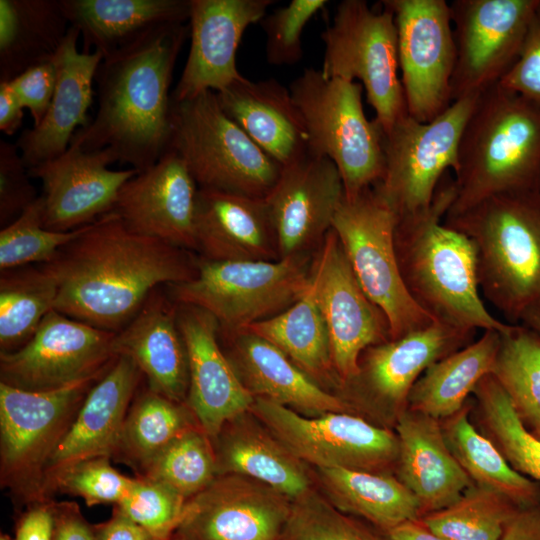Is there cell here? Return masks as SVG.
Instances as JSON below:
<instances>
[{
	"label": "cell",
	"instance_id": "3957f363",
	"mask_svg": "<svg viewBox=\"0 0 540 540\" xmlns=\"http://www.w3.org/2000/svg\"><path fill=\"white\" fill-rule=\"evenodd\" d=\"M455 197L454 180H441L430 206L397 219L395 249L404 284L434 321L457 328L505 332L480 297L472 241L443 219Z\"/></svg>",
	"mask_w": 540,
	"mask_h": 540
},
{
	"label": "cell",
	"instance_id": "d590c367",
	"mask_svg": "<svg viewBox=\"0 0 540 540\" xmlns=\"http://www.w3.org/2000/svg\"><path fill=\"white\" fill-rule=\"evenodd\" d=\"M327 499L340 511L360 518L384 534L420 518L415 495L393 473L318 469Z\"/></svg>",
	"mask_w": 540,
	"mask_h": 540
},
{
	"label": "cell",
	"instance_id": "ee69618b",
	"mask_svg": "<svg viewBox=\"0 0 540 540\" xmlns=\"http://www.w3.org/2000/svg\"><path fill=\"white\" fill-rule=\"evenodd\" d=\"M138 476L161 482L189 500L218 476L211 438L200 426L185 431Z\"/></svg>",
	"mask_w": 540,
	"mask_h": 540
},
{
	"label": "cell",
	"instance_id": "7a4b0ae2",
	"mask_svg": "<svg viewBox=\"0 0 540 540\" xmlns=\"http://www.w3.org/2000/svg\"><path fill=\"white\" fill-rule=\"evenodd\" d=\"M189 34V23L164 27L104 58L95 82L98 106L70 145L108 150L137 172L154 165L171 138L173 71Z\"/></svg>",
	"mask_w": 540,
	"mask_h": 540
},
{
	"label": "cell",
	"instance_id": "f1b7e54d",
	"mask_svg": "<svg viewBox=\"0 0 540 540\" xmlns=\"http://www.w3.org/2000/svg\"><path fill=\"white\" fill-rule=\"evenodd\" d=\"M394 431V474L417 498L420 518L450 506L474 484L448 448L440 420L407 409Z\"/></svg>",
	"mask_w": 540,
	"mask_h": 540
},
{
	"label": "cell",
	"instance_id": "6da1fadb",
	"mask_svg": "<svg viewBox=\"0 0 540 540\" xmlns=\"http://www.w3.org/2000/svg\"><path fill=\"white\" fill-rule=\"evenodd\" d=\"M197 259L189 250L131 231L110 212L39 265L58 283L55 310L117 333L155 288L194 278Z\"/></svg>",
	"mask_w": 540,
	"mask_h": 540
},
{
	"label": "cell",
	"instance_id": "8fae6325",
	"mask_svg": "<svg viewBox=\"0 0 540 540\" xmlns=\"http://www.w3.org/2000/svg\"><path fill=\"white\" fill-rule=\"evenodd\" d=\"M327 77L358 79L383 133L407 113L399 78L397 29L393 13L363 0H343L321 34Z\"/></svg>",
	"mask_w": 540,
	"mask_h": 540
},
{
	"label": "cell",
	"instance_id": "d6986e66",
	"mask_svg": "<svg viewBox=\"0 0 540 540\" xmlns=\"http://www.w3.org/2000/svg\"><path fill=\"white\" fill-rule=\"evenodd\" d=\"M291 505L261 482L218 475L187 500L176 532L184 540H284Z\"/></svg>",
	"mask_w": 540,
	"mask_h": 540
},
{
	"label": "cell",
	"instance_id": "4fadbf2b",
	"mask_svg": "<svg viewBox=\"0 0 540 540\" xmlns=\"http://www.w3.org/2000/svg\"><path fill=\"white\" fill-rule=\"evenodd\" d=\"M249 412L303 463L318 469L395 472V431L357 414L330 412L308 418L261 397H255Z\"/></svg>",
	"mask_w": 540,
	"mask_h": 540
},
{
	"label": "cell",
	"instance_id": "4316f807",
	"mask_svg": "<svg viewBox=\"0 0 540 540\" xmlns=\"http://www.w3.org/2000/svg\"><path fill=\"white\" fill-rule=\"evenodd\" d=\"M219 332L228 341L223 351L254 397L310 415L357 414L342 396L324 389L267 340L247 330Z\"/></svg>",
	"mask_w": 540,
	"mask_h": 540
},
{
	"label": "cell",
	"instance_id": "6f0895ef",
	"mask_svg": "<svg viewBox=\"0 0 540 540\" xmlns=\"http://www.w3.org/2000/svg\"><path fill=\"white\" fill-rule=\"evenodd\" d=\"M500 540H540V503L519 508Z\"/></svg>",
	"mask_w": 540,
	"mask_h": 540
},
{
	"label": "cell",
	"instance_id": "277c9868",
	"mask_svg": "<svg viewBox=\"0 0 540 540\" xmlns=\"http://www.w3.org/2000/svg\"><path fill=\"white\" fill-rule=\"evenodd\" d=\"M454 173L446 216L496 195L540 189V106L499 83L483 91L462 132Z\"/></svg>",
	"mask_w": 540,
	"mask_h": 540
},
{
	"label": "cell",
	"instance_id": "91938a15",
	"mask_svg": "<svg viewBox=\"0 0 540 540\" xmlns=\"http://www.w3.org/2000/svg\"><path fill=\"white\" fill-rule=\"evenodd\" d=\"M385 535L389 540H450L434 533L420 518L406 521Z\"/></svg>",
	"mask_w": 540,
	"mask_h": 540
},
{
	"label": "cell",
	"instance_id": "f35d334b",
	"mask_svg": "<svg viewBox=\"0 0 540 540\" xmlns=\"http://www.w3.org/2000/svg\"><path fill=\"white\" fill-rule=\"evenodd\" d=\"M195 426L200 425L186 403L148 387L138 390L112 459L129 466L138 476L169 444Z\"/></svg>",
	"mask_w": 540,
	"mask_h": 540
},
{
	"label": "cell",
	"instance_id": "5b68a950",
	"mask_svg": "<svg viewBox=\"0 0 540 540\" xmlns=\"http://www.w3.org/2000/svg\"><path fill=\"white\" fill-rule=\"evenodd\" d=\"M476 252L483 297L512 322L540 305V189L490 197L446 216Z\"/></svg>",
	"mask_w": 540,
	"mask_h": 540
},
{
	"label": "cell",
	"instance_id": "db71d44e",
	"mask_svg": "<svg viewBox=\"0 0 540 540\" xmlns=\"http://www.w3.org/2000/svg\"><path fill=\"white\" fill-rule=\"evenodd\" d=\"M52 540H96L91 526L76 502H53Z\"/></svg>",
	"mask_w": 540,
	"mask_h": 540
},
{
	"label": "cell",
	"instance_id": "7402d4cb",
	"mask_svg": "<svg viewBox=\"0 0 540 540\" xmlns=\"http://www.w3.org/2000/svg\"><path fill=\"white\" fill-rule=\"evenodd\" d=\"M274 0H190V49L171 100L224 90L243 75L236 65L246 29L259 23Z\"/></svg>",
	"mask_w": 540,
	"mask_h": 540
},
{
	"label": "cell",
	"instance_id": "e7e4bbea",
	"mask_svg": "<svg viewBox=\"0 0 540 540\" xmlns=\"http://www.w3.org/2000/svg\"><path fill=\"white\" fill-rule=\"evenodd\" d=\"M0 540H12L8 535L1 534Z\"/></svg>",
	"mask_w": 540,
	"mask_h": 540
},
{
	"label": "cell",
	"instance_id": "484cf974",
	"mask_svg": "<svg viewBox=\"0 0 540 540\" xmlns=\"http://www.w3.org/2000/svg\"><path fill=\"white\" fill-rule=\"evenodd\" d=\"M117 356L134 361L147 387L173 401L186 403L189 367L177 321V303L165 286L155 288L134 318L115 333Z\"/></svg>",
	"mask_w": 540,
	"mask_h": 540
},
{
	"label": "cell",
	"instance_id": "f907efd6",
	"mask_svg": "<svg viewBox=\"0 0 540 540\" xmlns=\"http://www.w3.org/2000/svg\"><path fill=\"white\" fill-rule=\"evenodd\" d=\"M16 144L0 140V225L16 220L39 196Z\"/></svg>",
	"mask_w": 540,
	"mask_h": 540
},
{
	"label": "cell",
	"instance_id": "7dc6e473",
	"mask_svg": "<svg viewBox=\"0 0 540 540\" xmlns=\"http://www.w3.org/2000/svg\"><path fill=\"white\" fill-rule=\"evenodd\" d=\"M110 458L95 457L62 466L46 477L45 491L49 499L65 493L85 501L88 507L118 504L128 493L133 478L116 470Z\"/></svg>",
	"mask_w": 540,
	"mask_h": 540
},
{
	"label": "cell",
	"instance_id": "74e56055",
	"mask_svg": "<svg viewBox=\"0 0 540 540\" xmlns=\"http://www.w3.org/2000/svg\"><path fill=\"white\" fill-rule=\"evenodd\" d=\"M243 330L270 342L319 385L325 381L339 387L327 327L312 281L289 308Z\"/></svg>",
	"mask_w": 540,
	"mask_h": 540
},
{
	"label": "cell",
	"instance_id": "ab89813d",
	"mask_svg": "<svg viewBox=\"0 0 540 540\" xmlns=\"http://www.w3.org/2000/svg\"><path fill=\"white\" fill-rule=\"evenodd\" d=\"M57 295L56 279L40 265L1 271L0 352H14L24 346L55 309Z\"/></svg>",
	"mask_w": 540,
	"mask_h": 540
},
{
	"label": "cell",
	"instance_id": "f546056e",
	"mask_svg": "<svg viewBox=\"0 0 540 540\" xmlns=\"http://www.w3.org/2000/svg\"><path fill=\"white\" fill-rule=\"evenodd\" d=\"M142 379L143 375L132 359L122 355L116 358L89 390L70 430L48 464L46 477L52 471L80 460L113 458Z\"/></svg>",
	"mask_w": 540,
	"mask_h": 540
},
{
	"label": "cell",
	"instance_id": "e0dca14e",
	"mask_svg": "<svg viewBox=\"0 0 540 540\" xmlns=\"http://www.w3.org/2000/svg\"><path fill=\"white\" fill-rule=\"evenodd\" d=\"M114 336L53 309L24 346L0 352V383L40 392L101 375L118 357Z\"/></svg>",
	"mask_w": 540,
	"mask_h": 540
},
{
	"label": "cell",
	"instance_id": "8d00e7d4",
	"mask_svg": "<svg viewBox=\"0 0 540 540\" xmlns=\"http://www.w3.org/2000/svg\"><path fill=\"white\" fill-rule=\"evenodd\" d=\"M471 409L472 401L468 400L458 412L440 420L447 446L457 462L475 485L508 498L520 508L540 503V484L511 467L475 427Z\"/></svg>",
	"mask_w": 540,
	"mask_h": 540
},
{
	"label": "cell",
	"instance_id": "11a10c76",
	"mask_svg": "<svg viewBox=\"0 0 540 540\" xmlns=\"http://www.w3.org/2000/svg\"><path fill=\"white\" fill-rule=\"evenodd\" d=\"M53 502L52 499L26 507L18 519L15 540H52Z\"/></svg>",
	"mask_w": 540,
	"mask_h": 540
},
{
	"label": "cell",
	"instance_id": "30bf717a",
	"mask_svg": "<svg viewBox=\"0 0 540 540\" xmlns=\"http://www.w3.org/2000/svg\"><path fill=\"white\" fill-rule=\"evenodd\" d=\"M397 215L375 186L340 204L332 224L352 270L369 299L384 313L391 339L435 322L411 298L395 249Z\"/></svg>",
	"mask_w": 540,
	"mask_h": 540
},
{
	"label": "cell",
	"instance_id": "e575fe53",
	"mask_svg": "<svg viewBox=\"0 0 540 540\" xmlns=\"http://www.w3.org/2000/svg\"><path fill=\"white\" fill-rule=\"evenodd\" d=\"M69 27L62 0H0V82L52 58Z\"/></svg>",
	"mask_w": 540,
	"mask_h": 540
},
{
	"label": "cell",
	"instance_id": "44dd1931",
	"mask_svg": "<svg viewBox=\"0 0 540 540\" xmlns=\"http://www.w3.org/2000/svg\"><path fill=\"white\" fill-rule=\"evenodd\" d=\"M114 162L106 149L85 151L69 145L60 156L29 168L31 178L42 184L44 226L72 231L112 212L120 189L137 173L133 168L109 169Z\"/></svg>",
	"mask_w": 540,
	"mask_h": 540
},
{
	"label": "cell",
	"instance_id": "836d02e7",
	"mask_svg": "<svg viewBox=\"0 0 540 540\" xmlns=\"http://www.w3.org/2000/svg\"><path fill=\"white\" fill-rule=\"evenodd\" d=\"M500 334L483 331L477 340L429 366L409 394L408 409L438 420L458 412L478 383L492 373Z\"/></svg>",
	"mask_w": 540,
	"mask_h": 540
},
{
	"label": "cell",
	"instance_id": "681fc988",
	"mask_svg": "<svg viewBox=\"0 0 540 540\" xmlns=\"http://www.w3.org/2000/svg\"><path fill=\"white\" fill-rule=\"evenodd\" d=\"M326 0H292L267 13L259 22L266 37L265 55L271 65H293L303 57L302 33Z\"/></svg>",
	"mask_w": 540,
	"mask_h": 540
},
{
	"label": "cell",
	"instance_id": "9c48e42d",
	"mask_svg": "<svg viewBox=\"0 0 540 540\" xmlns=\"http://www.w3.org/2000/svg\"><path fill=\"white\" fill-rule=\"evenodd\" d=\"M309 254L275 261H212L199 257L191 280L165 285L170 298L212 314L220 330L238 331L297 302L311 281Z\"/></svg>",
	"mask_w": 540,
	"mask_h": 540
},
{
	"label": "cell",
	"instance_id": "9f6ffc18",
	"mask_svg": "<svg viewBox=\"0 0 540 540\" xmlns=\"http://www.w3.org/2000/svg\"><path fill=\"white\" fill-rule=\"evenodd\" d=\"M96 540H155L142 526L113 509L111 518L93 526Z\"/></svg>",
	"mask_w": 540,
	"mask_h": 540
},
{
	"label": "cell",
	"instance_id": "83f0119b",
	"mask_svg": "<svg viewBox=\"0 0 540 540\" xmlns=\"http://www.w3.org/2000/svg\"><path fill=\"white\" fill-rule=\"evenodd\" d=\"M196 251L212 261L280 259L265 199L198 188Z\"/></svg>",
	"mask_w": 540,
	"mask_h": 540
},
{
	"label": "cell",
	"instance_id": "d6a6232c",
	"mask_svg": "<svg viewBox=\"0 0 540 540\" xmlns=\"http://www.w3.org/2000/svg\"><path fill=\"white\" fill-rule=\"evenodd\" d=\"M241 415L212 438L218 475L235 474L261 482L291 500L311 491L302 461L264 426Z\"/></svg>",
	"mask_w": 540,
	"mask_h": 540
},
{
	"label": "cell",
	"instance_id": "1f68e13d",
	"mask_svg": "<svg viewBox=\"0 0 540 540\" xmlns=\"http://www.w3.org/2000/svg\"><path fill=\"white\" fill-rule=\"evenodd\" d=\"M82 52L103 59L164 27L189 22L190 0H62Z\"/></svg>",
	"mask_w": 540,
	"mask_h": 540
},
{
	"label": "cell",
	"instance_id": "7c38bea8",
	"mask_svg": "<svg viewBox=\"0 0 540 540\" xmlns=\"http://www.w3.org/2000/svg\"><path fill=\"white\" fill-rule=\"evenodd\" d=\"M479 95L453 101L427 123L406 113L383 133L385 173L374 186L397 219L428 208L447 170L455 171L461 135Z\"/></svg>",
	"mask_w": 540,
	"mask_h": 540
},
{
	"label": "cell",
	"instance_id": "bcb514c9",
	"mask_svg": "<svg viewBox=\"0 0 540 540\" xmlns=\"http://www.w3.org/2000/svg\"><path fill=\"white\" fill-rule=\"evenodd\" d=\"M82 229L66 232L47 229L43 222V200L39 196L16 220L1 228L0 270L49 262Z\"/></svg>",
	"mask_w": 540,
	"mask_h": 540
},
{
	"label": "cell",
	"instance_id": "b9f144b4",
	"mask_svg": "<svg viewBox=\"0 0 540 540\" xmlns=\"http://www.w3.org/2000/svg\"><path fill=\"white\" fill-rule=\"evenodd\" d=\"M491 375L511 400L526 428L540 425L539 336L522 324H510L500 334Z\"/></svg>",
	"mask_w": 540,
	"mask_h": 540
},
{
	"label": "cell",
	"instance_id": "ffe728a7",
	"mask_svg": "<svg viewBox=\"0 0 540 540\" xmlns=\"http://www.w3.org/2000/svg\"><path fill=\"white\" fill-rule=\"evenodd\" d=\"M345 193L336 165L308 152L282 168L265 198L279 258L309 254L332 229Z\"/></svg>",
	"mask_w": 540,
	"mask_h": 540
},
{
	"label": "cell",
	"instance_id": "f5cc1de1",
	"mask_svg": "<svg viewBox=\"0 0 540 540\" xmlns=\"http://www.w3.org/2000/svg\"><path fill=\"white\" fill-rule=\"evenodd\" d=\"M8 82L24 109L29 110L33 126H38L50 106L56 87L57 65L54 56Z\"/></svg>",
	"mask_w": 540,
	"mask_h": 540
},
{
	"label": "cell",
	"instance_id": "52a82bcc",
	"mask_svg": "<svg viewBox=\"0 0 540 540\" xmlns=\"http://www.w3.org/2000/svg\"><path fill=\"white\" fill-rule=\"evenodd\" d=\"M169 150L198 188L253 198L265 199L283 168L227 116L214 91L172 101Z\"/></svg>",
	"mask_w": 540,
	"mask_h": 540
},
{
	"label": "cell",
	"instance_id": "7bdbcfd3",
	"mask_svg": "<svg viewBox=\"0 0 540 540\" xmlns=\"http://www.w3.org/2000/svg\"><path fill=\"white\" fill-rule=\"evenodd\" d=\"M519 508L508 498L472 484L456 502L420 519L450 540H500Z\"/></svg>",
	"mask_w": 540,
	"mask_h": 540
},
{
	"label": "cell",
	"instance_id": "ac0fdd59",
	"mask_svg": "<svg viewBox=\"0 0 540 540\" xmlns=\"http://www.w3.org/2000/svg\"><path fill=\"white\" fill-rule=\"evenodd\" d=\"M311 281L341 388L356 376L365 349L391 340L389 323L361 287L333 229L313 259Z\"/></svg>",
	"mask_w": 540,
	"mask_h": 540
},
{
	"label": "cell",
	"instance_id": "be15d7a7",
	"mask_svg": "<svg viewBox=\"0 0 540 540\" xmlns=\"http://www.w3.org/2000/svg\"><path fill=\"white\" fill-rule=\"evenodd\" d=\"M160 540H184V539L175 531L169 537H167L165 539H160Z\"/></svg>",
	"mask_w": 540,
	"mask_h": 540
},
{
	"label": "cell",
	"instance_id": "4dcf8cb0",
	"mask_svg": "<svg viewBox=\"0 0 540 540\" xmlns=\"http://www.w3.org/2000/svg\"><path fill=\"white\" fill-rule=\"evenodd\" d=\"M216 94L227 116L282 167L309 152L302 115L279 81L243 76Z\"/></svg>",
	"mask_w": 540,
	"mask_h": 540
},
{
	"label": "cell",
	"instance_id": "680465c9",
	"mask_svg": "<svg viewBox=\"0 0 540 540\" xmlns=\"http://www.w3.org/2000/svg\"><path fill=\"white\" fill-rule=\"evenodd\" d=\"M21 102L17 98L9 82H0V130L11 136L21 127L23 120Z\"/></svg>",
	"mask_w": 540,
	"mask_h": 540
},
{
	"label": "cell",
	"instance_id": "f6af8a7d",
	"mask_svg": "<svg viewBox=\"0 0 540 540\" xmlns=\"http://www.w3.org/2000/svg\"><path fill=\"white\" fill-rule=\"evenodd\" d=\"M284 540H389L368 522L337 509L312 490L292 500Z\"/></svg>",
	"mask_w": 540,
	"mask_h": 540
},
{
	"label": "cell",
	"instance_id": "6125c7cd",
	"mask_svg": "<svg viewBox=\"0 0 540 540\" xmlns=\"http://www.w3.org/2000/svg\"><path fill=\"white\" fill-rule=\"evenodd\" d=\"M535 437L540 440V425H537L531 429H528Z\"/></svg>",
	"mask_w": 540,
	"mask_h": 540
},
{
	"label": "cell",
	"instance_id": "c3c4849f",
	"mask_svg": "<svg viewBox=\"0 0 540 540\" xmlns=\"http://www.w3.org/2000/svg\"><path fill=\"white\" fill-rule=\"evenodd\" d=\"M186 502L165 484L135 476L128 493L114 509L145 528L155 540H160L177 530Z\"/></svg>",
	"mask_w": 540,
	"mask_h": 540
},
{
	"label": "cell",
	"instance_id": "816d5d0a",
	"mask_svg": "<svg viewBox=\"0 0 540 540\" xmlns=\"http://www.w3.org/2000/svg\"><path fill=\"white\" fill-rule=\"evenodd\" d=\"M498 83L540 106V6L517 60Z\"/></svg>",
	"mask_w": 540,
	"mask_h": 540
},
{
	"label": "cell",
	"instance_id": "603a6c76",
	"mask_svg": "<svg viewBox=\"0 0 540 540\" xmlns=\"http://www.w3.org/2000/svg\"><path fill=\"white\" fill-rule=\"evenodd\" d=\"M197 194L185 162L168 150L122 186L112 212L135 233L196 251Z\"/></svg>",
	"mask_w": 540,
	"mask_h": 540
},
{
	"label": "cell",
	"instance_id": "cb8c5ba5",
	"mask_svg": "<svg viewBox=\"0 0 540 540\" xmlns=\"http://www.w3.org/2000/svg\"><path fill=\"white\" fill-rule=\"evenodd\" d=\"M177 321L188 357L186 404L212 439L226 423L249 412L255 397L241 382L221 348L220 324L212 314L177 303Z\"/></svg>",
	"mask_w": 540,
	"mask_h": 540
},
{
	"label": "cell",
	"instance_id": "8992f818",
	"mask_svg": "<svg viewBox=\"0 0 540 540\" xmlns=\"http://www.w3.org/2000/svg\"><path fill=\"white\" fill-rule=\"evenodd\" d=\"M288 88L305 124L309 152L336 165L346 199L382 180L383 131L364 113L360 83L306 68Z\"/></svg>",
	"mask_w": 540,
	"mask_h": 540
},
{
	"label": "cell",
	"instance_id": "94428289",
	"mask_svg": "<svg viewBox=\"0 0 540 540\" xmlns=\"http://www.w3.org/2000/svg\"><path fill=\"white\" fill-rule=\"evenodd\" d=\"M520 324L531 329L540 338V305L527 312L521 319Z\"/></svg>",
	"mask_w": 540,
	"mask_h": 540
},
{
	"label": "cell",
	"instance_id": "5bb4252c",
	"mask_svg": "<svg viewBox=\"0 0 540 540\" xmlns=\"http://www.w3.org/2000/svg\"><path fill=\"white\" fill-rule=\"evenodd\" d=\"M476 331L439 322L400 338L368 347L358 361L356 376L341 387L355 409L391 429L408 409L409 394L433 363L465 347Z\"/></svg>",
	"mask_w": 540,
	"mask_h": 540
},
{
	"label": "cell",
	"instance_id": "9a60e30c",
	"mask_svg": "<svg viewBox=\"0 0 540 540\" xmlns=\"http://www.w3.org/2000/svg\"><path fill=\"white\" fill-rule=\"evenodd\" d=\"M397 29L398 62L407 113L432 121L453 102L456 49L444 0H384Z\"/></svg>",
	"mask_w": 540,
	"mask_h": 540
},
{
	"label": "cell",
	"instance_id": "60d3db41",
	"mask_svg": "<svg viewBox=\"0 0 540 540\" xmlns=\"http://www.w3.org/2000/svg\"><path fill=\"white\" fill-rule=\"evenodd\" d=\"M471 419L513 469L540 484V440L523 424L514 406L491 375L473 393Z\"/></svg>",
	"mask_w": 540,
	"mask_h": 540
},
{
	"label": "cell",
	"instance_id": "2e32d148",
	"mask_svg": "<svg viewBox=\"0 0 540 540\" xmlns=\"http://www.w3.org/2000/svg\"><path fill=\"white\" fill-rule=\"evenodd\" d=\"M540 0H455L449 4L456 58L452 101L479 95L517 60Z\"/></svg>",
	"mask_w": 540,
	"mask_h": 540
},
{
	"label": "cell",
	"instance_id": "d4e9b609",
	"mask_svg": "<svg viewBox=\"0 0 540 540\" xmlns=\"http://www.w3.org/2000/svg\"><path fill=\"white\" fill-rule=\"evenodd\" d=\"M79 38L70 26L54 55L57 82L50 106L41 123L24 130L16 142L28 169L63 154L77 130L90 122L92 85L103 57L78 51Z\"/></svg>",
	"mask_w": 540,
	"mask_h": 540
},
{
	"label": "cell",
	"instance_id": "ba28073f",
	"mask_svg": "<svg viewBox=\"0 0 540 540\" xmlns=\"http://www.w3.org/2000/svg\"><path fill=\"white\" fill-rule=\"evenodd\" d=\"M103 374L40 392L0 383V484L17 508L52 500L48 464Z\"/></svg>",
	"mask_w": 540,
	"mask_h": 540
}]
</instances>
